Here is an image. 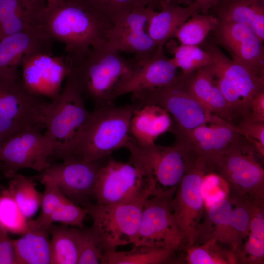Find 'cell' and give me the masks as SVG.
Here are the masks:
<instances>
[{"instance_id": "obj_1", "label": "cell", "mask_w": 264, "mask_h": 264, "mask_svg": "<svg viewBox=\"0 0 264 264\" xmlns=\"http://www.w3.org/2000/svg\"><path fill=\"white\" fill-rule=\"evenodd\" d=\"M38 22L50 39L65 45V56L70 68L92 49L106 44L113 25L110 20L73 0H61L53 7H42Z\"/></svg>"}, {"instance_id": "obj_2", "label": "cell", "mask_w": 264, "mask_h": 264, "mask_svg": "<svg viewBox=\"0 0 264 264\" xmlns=\"http://www.w3.org/2000/svg\"><path fill=\"white\" fill-rule=\"evenodd\" d=\"M133 109L132 104L94 108L60 159L93 162L125 147Z\"/></svg>"}, {"instance_id": "obj_3", "label": "cell", "mask_w": 264, "mask_h": 264, "mask_svg": "<svg viewBox=\"0 0 264 264\" xmlns=\"http://www.w3.org/2000/svg\"><path fill=\"white\" fill-rule=\"evenodd\" d=\"M106 44L95 48L70 68L66 78L78 87L94 108L114 104L116 88L133 68L135 59H128Z\"/></svg>"}, {"instance_id": "obj_4", "label": "cell", "mask_w": 264, "mask_h": 264, "mask_svg": "<svg viewBox=\"0 0 264 264\" xmlns=\"http://www.w3.org/2000/svg\"><path fill=\"white\" fill-rule=\"evenodd\" d=\"M125 148L130 154L129 161L138 167L147 180L154 183L153 195L176 192L182 177L197 158L193 151L182 143L176 142L173 146L155 143L144 145L130 136Z\"/></svg>"}, {"instance_id": "obj_5", "label": "cell", "mask_w": 264, "mask_h": 264, "mask_svg": "<svg viewBox=\"0 0 264 264\" xmlns=\"http://www.w3.org/2000/svg\"><path fill=\"white\" fill-rule=\"evenodd\" d=\"M205 49L210 61L204 67L216 81L233 117L249 119L252 100L264 91V77L230 59L213 44H207Z\"/></svg>"}, {"instance_id": "obj_6", "label": "cell", "mask_w": 264, "mask_h": 264, "mask_svg": "<svg viewBox=\"0 0 264 264\" xmlns=\"http://www.w3.org/2000/svg\"><path fill=\"white\" fill-rule=\"evenodd\" d=\"M132 100L134 109L146 104L164 108L174 119L170 130H191L209 123H230L212 114L198 101L188 90L182 73L165 86L132 94Z\"/></svg>"}, {"instance_id": "obj_7", "label": "cell", "mask_w": 264, "mask_h": 264, "mask_svg": "<svg viewBox=\"0 0 264 264\" xmlns=\"http://www.w3.org/2000/svg\"><path fill=\"white\" fill-rule=\"evenodd\" d=\"M153 191V188H151L130 201L108 205L89 202L83 205L92 219L91 228L97 236L105 252L133 244L144 204Z\"/></svg>"}, {"instance_id": "obj_8", "label": "cell", "mask_w": 264, "mask_h": 264, "mask_svg": "<svg viewBox=\"0 0 264 264\" xmlns=\"http://www.w3.org/2000/svg\"><path fill=\"white\" fill-rule=\"evenodd\" d=\"M84 97L75 84L66 78L59 95L47 103L44 114L45 135L54 149L53 157L60 158L88 120Z\"/></svg>"}, {"instance_id": "obj_9", "label": "cell", "mask_w": 264, "mask_h": 264, "mask_svg": "<svg viewBox=\"0 0 264 264\" xmlns=\"http://www.w3.org/2000/svg\"><path fill=\"white\" fill-rule=\"evenodd\" d=\"M257 153L242 136L224 151L212 172L226 180L230 193L264 201V170L257 160Z\"/></svg>"}, {"instance_id": "obj_10", "label": "cell", "mask_w": 264, "mask_h": 264, "mask_svg": "<svg viewBox=\"0 0 264 264\" xmlns=\"http://www.w3.org/2000/svg\"><path fill=\"white\" fill-rule=\"evenodd\" d=\"M48 102L28 92L19 77H0V138L2 143L18 131L32 126L45 128Z\"/></svg>"}, {"instance_id": "obj_11", "label": "cell", "mask_w": 264, "mask_h": 264, "mask_svg": "<svg viewBox=\"0 0 264 264\" xmlns=\"http://www.w3.org/2000/svg\"><path fill=\"white\" fill-rule=\"evenodd\" d=\"M43 128L35 126L23 129L2 144L0 170L7 178L23 169L40 173L50 165L54 149L51 142L41 132Z\"/></svg>"}, {"instance_id": "obj_12", "label": "cell", "mask_w": 264, "mask_h": 264, "mask_svg": "<svg viewBox=\"0 0 264 264\" xmlns=\"http://www.w3.org/2000/svg\"><path fill=\"white\" fill-rule=\"evenodd\" d=\"M175 193L158 192L146 199L133 245L164 248L174 252L180 248L184 242L183 237L170 206Z\"/></svg>"}, {"instance_id": "obj_13", "label": "cell", "mask_w": 264, "mask_h": 264, "mask_svg": "<svg viewBox=\"0 0 264 264\" xmlns=\"http://www.w3.org/2000/svg\"><path fill=\"white\" fill-rule=\"evenodd\" d=\"M154 187L136 166L117 161L110 155L99 170L94 200L102 205L130 201Z\"/></svg>"}, {"instance_id": "obj_14", "label": "cell", "mask_w": 264, "mask_h": 264, "mask_svg": "<svg viewBox=\"0 0 264 264\" xmlns=\"http://www.w3.org/2000/svg\"><path fill=\"white\" fill-rule=\"evenodd\" d=\"M210 172L206 164L197 158L179 182L170 206L173 217L188 246L194 245L204 214L201 184Z\"/></svg>"}, {"instance_id": "obj_15", "label": "cell", "mask_w": 264, "mask_h": 264, "mask_svg": "<svg viewBox=\"0 0 264 264\" xmlns=\"http://www.w3.org/2000/svg\"><path fill=\"white\" fill-rule=\"evenodd\" d=\"M107 158L93 162L65 160L51 163L35 178L53 182L69 199L83 206L94 200L98 173Z\"/></svg>"}, {"instance_id": "obj_16", "label": "cell", "mask_w": 264, "mask_h": 264, "mask_svg": "<svg viewBox=\"0 0 264 264\" xmlns=\"http://www.w3.org/2000/svg\"><path fill=\"white\" fill-rule=\"evenodd\" d=\"M22 83L30 93L50 100L62 90L64 80L70 72L64 54L55 56L50 50L32 52L23 59L21 65Z\"/></svg>"}, {"instance_id": "obj_17", "label": "cell", "mask_w": 264, "mask_h": 264, "mask_svg": "<svg viewBox=\"0 0 264 264\" xmlns=\"http://www.w3.org/2000/svg\"><path fill=\"white\" fill-rule=\"evenodd\" d=\"M170 132L176 142L187 145L210 172L224 151L242 136L236 126L231 123H209L191 130L172 129Z\"/></svg>"}, {"instance_id": "obj_18", "label": "cell", "mask_w": 264, "mask_h": 264, "mask_svg": "<svg viewBox=\"0 0 264 264\" xmlns=\"http://www.w3.org/2000/svg\"><path fill=\"white\" fill-rule=\"evenodd\" d=\"M212 33L216 43L232 60L264 77L263 43L250 28L239 22H220Z\"/></svg>"}, {"instance_id": "obj_19", "label": "cell", "mask_w": 264, "mask_h": 264, "mask_svg": "<svg viewBox=\"0 0 264 264\" xmlns=\"http://www.w3.org/2000/svg\"><path fill=\"white\" fill-rule=\"evenodd\" d=\"M135 60L131 71L116 88L113 95L114 100L124 94L165 86L178 75V68L172 59L165 55L164 49L157 48L150 56Z\"/></svg>"}, {"instance_id": "obj_20", "label": "cell", "mask_w": 264, "mask_h": 264, "mask_svg": "<svg viewBox=\"0 0 264 264\" xmlns=\"http://www.w3.org/2000/svg\"><path fill=\"white\" fill-rule=\"evenodd\" d=\"M52 42L39 25L0 39V77H19L18 70L24 57L37 51H51Z\"/></svg>"}, {"instance_id": "obj_21", "label": "cell", "mask_w": 264, "mask_h": 264, "mask_svg": "<svg viewBox=\"0 0 264 264\" xmlns=\"http://www.w3.org/2000/svg\"><path fill=\"white\" fill-rule=\"evenodd\" d=\"M159 9V11H152L146 28L159 49H164L165 43L173 38L184 22L193 15L200 13L199 8L193 2L190 5L182 6L173 0H163Z\"/></svg>"}, {"instance_id": "obj_22", "label": "cell", "mask_w": 264, "mask_h": 264, "mask_svg": "<svg viewBox=\"0 0 264 264\" xmlns=\"http://www.w3.org/2000/svg\"><path fill=\"white\" fill-rule=\"evenodd\" d=\"M172 124L171 115L164 108L157 105H144L133 109L130 135L140 144H154L160 135L170 130Z\"/></svg>"}, {"instance_id": "obj_23", "label": "cell", "mask_w": 264, "mask_h": 264, "mask_svg": "<svg viewBox=\"0 0 264 264\" xmlns=\"http://www.w3.org/2000/svg\"><path fill=\"white\" fill-rule=\"evenodd\" d=\"M184 76L188 90L198 101L212 114L231 123L233 117L227 102L209 72L203 67Z\"/></svg>"}, {"instance_id": "obj_24", "label": "cell", "mask_w": 264, "mask_h": 264, "mask_svg": "<svg viewBox=\"0 0 264 264\" xmlns=\"http://www.w3.org/2000/svg\"><path fill=\"white\" fill-rule=\"evenodd\" d=\"M211 11L210 14L219 22H239L248 26L264 43V0H223Z\"/></svg>"}, {"instance_id": "obj_25", "label": "cell", "mask_w": 264, "mask_h": 264, "mask_svg": "<svg viewBox=\"0 0 264 264\" xmlns=\"http://www.w3.org/2000/svg\"><path fill=\"white\" fill-rule=\"evenodd\" d=\"M44 6L27 0H0V40L38 25V14Z\"/></svg>"}, {"instance_id": "obj_26", "label": "cell", "mask_w": 264, "mask_h": 264, "mask_svg": "<svg viewBox=\"0 0 264 264\" xmlns=\"http://www.w3.org/2000/svg\"><path fill=\"white\" fill-rule=\"evenodd\" d=\"M48 230L30 228L14 240L16 264H51Z\"/></svg>"}, {"instance_id": "obj_27", "label": "cell", "mask_w": 264, "mask_h": 264, "mask_svg": "<svg viewBox=\"0 0 264 264\" xmlns=\"http://www.w3.org/2000/svg\"><path fill=\"white\" fill-rule=\"evenodd\" d=\"M232 208L233 203L229 196L225 199L205 207L203 222L199 226L196 241L199 239L204 242L215 238L217 242L230 245Z\"/></svg>"}, {"instance_id": "obj_28", "label": "cell", "mask_w": 264, "mask_h": 264, "mask_svg": "<svg viewBox=\"0 0 264 264\" xmlns=\"http://www.w3.org/2000/svg\"><path fill=\"white\" fill-rule=\"evenodd\" d=\"M237 254L242 264H262L264 259V201L254 200L248 235Z\"/></svg>"}, {"instance_id": "obj_29", "label": "cell", "mask_w": 264, "mask_h": 264, "mask_svg": "<svg viewBox=\"0 0 264 264\" xmlns=\"http://www.w3.org/2000/svg\"><path fill=\"white\" fill-rule=\"evenodd\" d=\"M106 44L119 52L133 54L136 59L149 57L158 48L146 30H114L111 28Z\"/></svg>"}, {"instance_id": "obj_30", "label": "cell", "mask_w": 264, "mask_h": 264, "mask_svg": "<svg viewBox=\"0 0 264 264\" xmlns=\"http://www.w3.org/2000/svg\"><path fill=\"white\" fill-rule=\"evenodd\" d=\"M175 252L164 248L133 245L130 250L104 253L102 264H160L168 262Z\"/></svg>"}, {"instance_id": "obj_31", "label": "cell", "mask_w": 264, "mask_h": 264, "mask_svg": "<svg viewBox=\"0 0 264 264\" xmlns=\"http://www.w3.org/2000/svg\"><path fill=\"white\" fill-rule=\"evenodd\" d=\"M233 203L230 223V243L232 251L237 254L241 251L243 241L249 231L253 199L229 193Z\"/></svg>"}, {"instance_id": "obj_32", "label": "cell", "mask_w": 264, "mask_h": 264, "mask_svg": "<svg viewBox=\"0 0 264 264\" xmlns=\"http://www.w3.org/2000/svg\"><path fill=\"white\" fill-rule=\"evenodd\" d=\"M8 191L25 217L34 216L40 207L42 194L36 189L32 178L16 173L9 178Z\"/></svg>"}, {"instance_id": "obj_33", "label": "cell", "mask_w": 264, "mask_h": 264, "mask_svg": "<svg viewBox=\"0 0 264 264\" xmlns=\"http://www.w3.org/2000/svg\"><path fill=\"white\" fill-rule=\"evenodd\" d=\"M48 231L51 235V264H77V247L71 227L52 224Z\"/></svg>"}, {"instance_id": "obj_34", "label": "cell", "mask_w": 264, "mask_h": 264, "mask_svg": "<svg viewBox=\"0 0 264 264\" xmlns=\"http://www.w3.org/2000/svg\"><path fill=\"white\" fill-rule=\"evenodd\" d=\"M218 23L217 18L212 14L196 13L178 28L173 38L181 44L199 45L215 29Z\"/></svg>"}, {"instance_id": "obj_35", "label": "cell", "mask_w": 264, "mask_h": 264, "mask_svg": "<svg viewBox=\"0 0 264 264\" xmlns=\"http://www.w3.org/2000/svg\"><path fill=\"white\" fill-rule=\"evenodd\" d=\"M173 54L171 58L181 73L188 75L197 69L207 66L210 61V55L205 49L199 45L178 44L172 39L165 44Z\"/></svg>"}, {"instance_id": "obj_36", "label": "cell", "mask_w": 264, "mask_h": 264, "mask_svg": "<svg viewBox=\"0 0 264 264\" xmlns=\"http://www.w3.org/2000/svg\"><path fill=\"white\" fill-rule=\"evenodd\" d=\"M215 238H211L200 245L188 246L185 260L189 264H234L238 258L232 250H227L217 244Z\"/></svg>"}, {"instance_id": "obj_37", "label": "cell", "mask_w": 264, "mask_h": 264, "mask_svg": "<svg viewBox=\"0 0 264 264\" xmlns=\"http://www.w3.org/2000/svg\"><path fill=\"white\" fill-rule=\"evenodd\" d=\"M29 220L7 189H3L0 195V227L8 233L21 235L30 229Z\"/></svg>"}, {"instance_id": "obj_38", "label": "cell", "mask_w": 264, "mask_h": 264, "mask_svg": "<svg viewBox=\"0 0 264 264\" xmlns=\"http://www.w3.org/2000/svg\"><path fill=\"white\" fill-rule=\"evenodd\" d=\"M40 181L45 188L42 193L41 212L35 220H29V225L30 228L48 230L52 224L51 219L53 213L67 198L53 182L46 179Z\"/></svg>"}, {"instance_id": "obj_39", "label": "cell", "mask_w": 264, "mask_h": 264, "mask_svg": "<svg viewBox=\"0 0 264 264\" xmlns=\"http://www.w3.org/2000/svg\"><path fill=\"white\" fill-rule=\"evenodd\" d=\"M71 230L77 247V264H102L105 251L91 227H71Z\"/></svg>"}, {"instance_id": "obj_40", "label": "cell", "mask_w": 264, "mask_h": 264, "mask_svg": "<svg viewBox=\"0 0 264 264\" xmlns=\"http://www.w3.org/2000/svg\"><path fill=\"white\" fill-rule=\"evenodd\" d=\"M90 11L110 20L135 8L134 0H73Z\"/></svg>"}, {"instance_id": "obj_41", "label": "cell", "mask_w": 264, "mask_h": 264, "mask_svg": "<svg viewBox=\"0 0 264 264\" xmlns=\"http://www.w3.org/2000/svg\"><path fill=\"white\" fill-rule=\"evenodd\" d=\"M200 191L205 208L226 198L230 189L227 182L221 176L209 172L202 178Z\"/></svg>"}, {"instance_id": "obj_42", "label": "cell", "mask_w": 264, "mask_h": 264, "mask_svg": "<svg viewBox=\"0 0 264 264\" xmlns=\"http://www.w3.org/2000/svg\"><path fill=\"white\" fill-rule=\"evenodd\" d=\"M87 215L85 208L80 207L67 198L54 212L51 222V224L58 222L68 226L83 228Z\"/></svg>"}, {"instance_id": "obj_43", "label": "cell", "mask_w": 264, "mask_h": 264, "mask_svg": "<svg viewBox=\"0 0 264 264\" xmlns=\"http://www.w3.org/2000/svg\"><path fill=\"white\" fill-rule=\"evenodd\" d=\"M236 126L240 133L246 140H254L264 145V122L247 119L240 121Z\"/></svg>"}, {"instance_id": "obj_44", "label": "cell", "mask_w": 264, "mask_h": 264, "mask_svg": "<svg viewBox=\"0 0 264 264\" xmlns=\"http://www.w3.org/2000/svg\"><path fill=\"white\" fill-rule=\"evenodd\" d=\"M0 264H16L14 240L0 227Z\"/></svg>"}, {"instance_id": "obj_45", "label": "cell", "mask_w": 264, "mask_h": 264, "mask_svg": "<svg viewBox=\"0 0 264 264\" xmlns=\"http://www.w3.org/2000/svg\"><path fill=\"white\" fill-rule=\"evenodd\" d=\"M248 120L252 122H264V91L258 93L252 100Z\"/></svg>"}, {"instance_id": "obj_46", "label": "cell", "mask_w": 264, "mask_h": 264, "mask_svg": "<svg viewBox=\"0 0 264 264\" xmlns=\"http://www.w3.org/2000/svg\"><path fill=\"white\" fill-rule=\"evenodd\" d=\"M223 0H194L193 2L199 9L200 13L208 14L210 11Z\"/></svg>"}, {"instance_id": "obj_47", "label": "cell", "mask_w": 264, "mask_h": 264, "mask_svg": "<svg viewBox=\"0 0 264 264\" xmlns=\"http://www.w3.org/2000/svg\"><path fill=\"white\" fill-rule=\"evenodd\" d=\"M163 0H134L135 8H151L155 10Z\"/></svg>"}, {"instance_id": "obj_48", "label": "cell", "mask_w": 264, "mask_h": 264, "mask_svg": "<svg viewBox=\"0 0 264 264\" xmlns=\"http://www.w3.org/2000/svg\"><path fill=\"white\" fill-rule=\"evenodd\" d=\"M30 2L35 4H43V1L44 0H27ZM61 0H45L46 2V7H51L54 5L57 4Z\"/></svg>"}, {"instance_id": "obj_49", "label": "cell", "mask_w": 264, "mask_h": 264, "mask_svg": "<svg viewBox=\"0 0 264 264\" xmlns=\"http://www.w3.org/2000/svg\"><path fill=\"white\" fill-rule=\"evenodd\" d=\"M176 1L178 2L179 3L183 4L185 6H188L192 4L190 0H175Z\"/></svg>"}, {"instance_id": "obj_50", "label": "cell", "mask_w": 264, "mask_h": 264, "mask_svg": "<svg viewBox=\"0 0 264 264\" xmlns=\"http://www.w3.org/2000/svg\"><path fill=\"white\" fill-rule=\"evenodd\" d=\"M2 145V143L1 139L0 138V151L1 149Z\"/></svg>"}, {"instance_id": "obj_51", "label": "cell", "mask_w": 264, "mask_h": 264, "mask_svg": "<svg viewBox=\"0 0 264 264\" xmlns=\"http://www.w3.org/2000/svg\"><path fill=\"white\" fill-rule=\"evenodd\" d=\"M2 190H1V189H0V194H1V192H2Z\"/></svg>"}]
</instances>
